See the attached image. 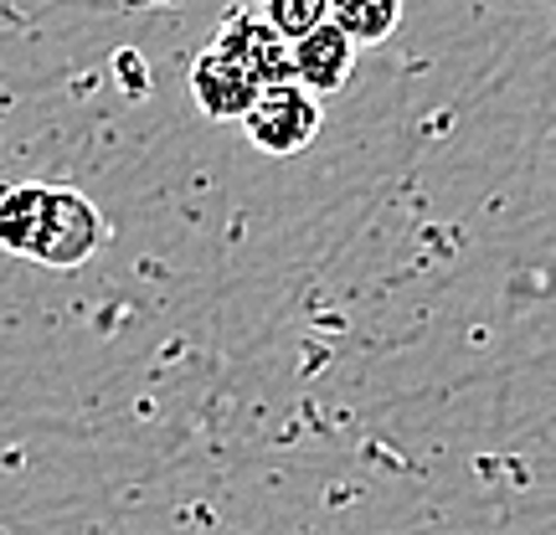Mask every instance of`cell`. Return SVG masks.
I'll list each match as a JSON object with an SVG mask.
<instances>
[{
  "instance_id": "6da1fadb",
  "label": "cell",
  "mask_w": 556,
  "mask_h": 535,
  "mask_svg": "<svg viewBox=\"0 0 556 535\" xmlns=\"http://www.w3.org/2000/svg\"><path fill=\"white\" fill-rule=\"evenodd\" d=\"M103 242L99 206L67 186H11L0 191V247L47 268H78Z\"/></svg>"
},
{
  "instance_id": "8992f818",
  "label": "cell",
  "mask_w": 556,
  "mask_h": 535,
  "mask_svg": "<svg viewBox=\"0 0 556 535\" xmlns=\"http://www.w3.org/2000/svg\"><path fill=\"white\" fill-rule=\"evenodd\" d=\"M330 21L356 47L361 41H381L392 37V26L402 21V0H330Z\"/></svg>"
},
{
  "instance_id": "3957f363",
  "label": "cell",
  "mask_w": 556,
  "mask_h": 535,
  "mask_svg": "<svg viewBox=\"0 0 556 535\" xmlns=\"http://www.w3.org/2000/svg\"><path fill=\"white\" fill-rule=\"evenodd\" d=\"M217 52L238 62L258 88H268V82H294V73H289V41L278 37L258 11H238V16L222 21Z\"/></svg>"
},
{
  "instance_id": "7a4b0ae2",
  "label": "cell",
  "mask_w": 556,
  "mask_h": 535,
  "mask_svg": "<svg viewBox=\"0 0 556 535\" xmlns=\"http://www.w3.org/2000/svg\"><path fill=\"white\" fill-rule=\"evenodd\" d=\"M242 124L263 155H294L319 135V103L299 82H268V88H258Z\"/></svg>"
},
{
  "instance_id": "52a82bcc",
  "label": "cell",
  "mask_w": 556,
  "mask_h": 535,
  "mask_svg": "<svg viewBox=\"0 0 556 535\" xmlns=\"http://www.w3.org/2000/svg\"><path fill=\"white\" fill-rule=\"evenodd\" d=\"M258 16L283 41H299L304 31H315L319 21H330V0H258Z\"/></svg>"
},
{
  "instance_id": "5b68a950",
  "label": "cell",
  "mask_w": 556,
  "mask_h": 535,
  "mask_svg": "<svg viewBox=\"0 0 556 535\" xmlns=\"http://www.w3.org/2000/svg\"><path fill=\"white\" fill-rule=\"evenodd\" d=\"M191 99H197V109L206 114V119L232 124V119H242V114L253 109L258 82L248 78L232 58H222L217 47H212V52H201L197 67H191Z\"/></svg>"
},
{
  "instance_id": "277c9868",
  "label": "cell",
  "mask_w": 556,
  "mask_h": 535,
  "mask_svg": "<svg viewBox=\"0 0 556 535\" xmlns=\"http://www.w3.org/2000/svg\"><path fill=\"white\" fill-rule=\"evenodd\" d=\"M356 67V41L340 31L336 21H319L315 31H304L299 41H289V73L304 93H336L345 88Z\"/></svg>"
}]
</instances>
